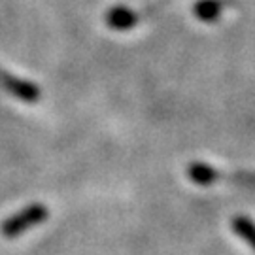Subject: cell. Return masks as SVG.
Instances as JSON below:
<instances>
[{
    "mask_svg": "<svg viewBox=\"0 0 255 255\" xmlns=\"http://www.w3.org/2000/svg\"><path fill=\"white\" fill-rule=\"evenodd\" d=\"M49 216V210L44 204H28L27 208L19 210L17 214L9 216L8 219L2 221L0 225V235L6 238H15L23 233H27L28 229L36 227L40 223H44Z\"/></svg>",
    "mask_w": 255,
    "mask_h": 255,
    "instance_id": "6da1fadb",
    "label": "cell"
},
{
    "mask_svg": "<svg viewBox=\"0 0 255 255\" xmlns=\"http://www.w3.org/2000/svg\"><path fill=\"white\" fill-rule=\"evenodd\" d=\"M0 85L19 101L28 102V104L40 101V87L38 85L27 82V80H19L9 72L0 70Z\"/></svg>",
    "mask_w": 255,
    "mask_h": 255,
    "instance_id": "7a4b0ae2",
    "label": "cell"
},
{
    "mask_svg": "<svg viewBox=\"0 0 255 255\" xmlns=\"http://www.w3.org/2000/svg\"><path fill=\"white\" fill-rule=\"evenodd\" d=\"M187 176H189V180H191L195 185L208 187V185L218 182L221 174H219L214 166H210V164L201 163V161H193V163H189V166H187Z\"/></svg>",
    "mask_w": 255,
    "mask_h": 255,
    "instance_id": "3957f363",
    "label": "cell"
},
{
    "mask_svg": "<svg viewBox=\"0 0 255 255\" xmlns=\"http://www.w3.org/2000/svg\"><path fill=\"white\" fill-rule=\"evenodd\" d=\"M138 21H140L138 13H132L127 8H114L110 9L108 15H106V23L114 30H128V28L134 27Z\"/></svg>",
    "mask_w": 255,
    "mask_h": 255,
    "instance_id": "277c9868",
    "label": "cell"
},
{
    "mask_svg": "<svg viewBox=\"0 0 255 255\" xmlns=\"http://www.w3.org/2000/svg\"><path fill=\"white\" fill-rule=\"evenodd\" d=\"M231 227L238 237L246 242L248 246L255 252V221L248 216H235L231 221Z\"/></svg>",
    "mask_w": 255,
    "mask_h": 255,
    "instance_id": "5b68a950",
    "label": "cell"
},
{
    "mask_svg": "<svg viewBox=\"0 0 255 255\" xmlns=\"http://www.w3.org/2000/svg\"><path fill=\"white\" fill-rule=\"evenodd\" d=\"M223 6H225V2H221V0H202L195 6V15L201 21L212 23L221 15Z\"/></svg>",
    "mask_w": 255,
    "mask_h": 255,
    "instance_id": "8992f818",
    "label": "cell"
}]
</instances>
